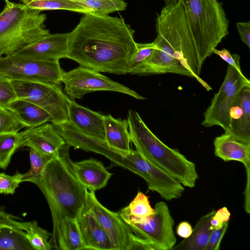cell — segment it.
Segmentation results:
<instances>
[{
	"label": "cell",
	"instance_id": "29",
	"mask_svg": "<svg viewBox=\"0 0 250 250\" xmlns=\"http://www.w3.org/2000/svg\"><path fill=\"white\" fill-rule=\"evenodd\" d=\"M51 158L30 148V167L27 172L21 173V182H30L34 183L41 176L47 163Z\"/></svg>",
	"mask_w": 250,
	"mask_h": 250
},
{
	"label": "cell",
	"instance_id": "5",
	"mask_svg": "<svg viewBox=\"0 0 250 250\" xmlns=\"http://www.w3.org/2000/svg\"><path fill=\"white\" fill-rule=\"evenodd\" d=\"M202 68L223 38L229 34V21L218 0H180Z\"/></svg>",
	"mask_w": 250,
	"mask_h": 250
},
{
	"label": "cell",
	"instance_id": "4",
	"mask_svg": "<svg viewBox=\"0 0 250 250\" xmlns=\"http://www.w3.org/2000/svg\"><path fill=\"white\" fill-rule=\"evenodd\" d=\"M127 121L131 142L144 158L167 172L183 186L194 187L199 177L194 163L177 149L162 142L137 111L129 110Z\"/></svg>",
	"mask_w": 250,
	"mask_h": 250
},
{
	"label": "cell",
	"instance_id": "21",
	"mask_svg": "<svg viewBox=\"0 0 250 250\" xmlns=\"http://www.w3.org/2000/svg\"><path fill=\"white\" fill-rule=\"evenodd\" d=\"M104 127L105 141L109 146L123 151L131 149L127 120L115 119L110 114L104 115Z\"/></svg>",
	"mask_w": 250,
	"mask_h": 250
},
{
	"label": "cell",
	"instance_id": "15",
	"mask_svg": "<svg viewBox=\"0 0 250 250\" xmlns=\"http://www.w3.org/2000/svg\"><path fill=\"white\" fill-rule=\"evenodd\" d=\"M76 220L86 250H112L108 235L86 202Z\"/></svg>",
	"mask_w": 250,
	"mask_h": 250
},
{
	"label": "cell",
	"instance_id": "3",
	"mask_svg": "<svg viewBox=\"0 0 250 250\" xmlns=\"http://www.w3.org/2000/svg\"><path fill=\"white\" fill-rule=\"evenodd\" d=\"M66 144L47 163L34 183L41 189L49 207L53 232L49 241L58 250L62 222L76 219L86 202L87 189L78 180Z\"/></svg>",
	"mask_w": 250,
	"mask_h": 250
},
{
	"label": "cell",
	"instance_id": "33",
	"mask_svg": "<svg viewBox=\"0 0 250 250\" xmlns=\"http://www.w3.org/2000/svg\"><path fill=\"white\" fill-rule=\"evenodd\" d=\"M17 99L11 79L0 75V107L7 109L9 104Z\"/></svg>",
	"mask_w": 250,
	"mask_h": 250
},
{
	"label": "cell",
	"instance_id": "6",
	"mask_svg": "<svg viewBox=\"0 0 250 250\" xmlns=\"http://www.w3.org/2000/svg\"><path fill=\"white\" fill-rule=\"evenodd\" d=\"M0 13V57L9 56L50 34L46 15L21 3L5 0Z\"/></svg>",
	"mask_w": 250,
	"mask_h": 250
},
{
	"label": "cell",
	"instance_id": "35",
	"mask_svg": "<svg viewBox=\"0 0 250 250\" xmlns=\"http://www.w3.org/2000/svg\"><path fill=\"white\" fill-rule=\"evenodd\" d=\"M229 222H226L221 228L213 229L209 236V238L205 250H218L221 240L227 231Z\"/></svg>",
	"mask_w": 250,
	"mask_h": 250
},
{
	"label": "cell",
	"instance_id": "12",
	"mask_svg": "<svg viewBox=\"0 0 250 250\" xmlns=\"http://www.w3.org/2000/svg\"><path fill=\"white\" fill-rule=\"evenodd\" d=\"M86 203L108 235L112 250H128L132 232L118 213L103 206L92 190H86Z\"/></svg>",
	"mask_w": 250,
	"mask_h": 250
},
{
	"label": "cell",
	"instance_id": "2",
	"mask_svg": "<svg viewBox=\"0 0 250 250\" xmlns=\"http://www.w3.org/2000/svg\"><path fill=\"white\" fill-rule=\"evenodd\" d=\"M157 33L150 58L133 70L134 74L174 73L194 78L207 90L211 87L200 77V66L193 39L180 2L165 6L156 19Z\"/></svg>",
	"mask_w": 250,
	"mask_h": 250
},
{
	"label": "cell",
	"instance_id": "16",
	"mask_svg": "<svg viewBox=\"0 0 250 250\" xmlns=\"http://www.w3.org/2000/svg\"><path fill=\"white\" fill-rule=\"evenodd\" d=\"M69 122L83 133L105 141L104 115L69 99Z\"/></svg>",
	"mask_w": 250,
	"mask_h": 250
},
{
	"label": "cell",
	"instance_id": "8",
	"mask_svg": "<svg viewBox=\"0 0 250 250\" xmlns=\"http://www.w3.org/2000/svg\"><path fill=\"white\" fill-rule=\"evenodd\" d=\"M17 98L34 104L47 112L52 124L69 121L68 98L60 84L49 83L11 80Z\"/></svg>",
	"mask_w": 250,
	"mask_h": 250
},
{
	"label": "cell",
	"instance_id": "41",
	"mask_svg": "<svg viewBox=\"0 0 250 250\" xmlns=\"http://www.w3.org/2000/svg\"><path fill=\"white\" fill-rule=\"evenodd\" d=\"M247 173V181L246 188L244 191L245 195V209L246 212L250 213V168L246 169Z\"/></svg>",
	"mask_w": 250,
	"mask_h": 250
},
{
	"label": "cell",
	"instance_id": "24",
	"mask_svg": "<svg viewBox=\"0 0 250 250\" xmlns=\"http://www.w3.org/2000/svg\"><path fill=\"white\" fill-rule=\"evenodd\" d=\"M21 3L33 9L43 10H66L86 14L92 10L82 6L73 0H20Z\"/></svg>",
	"mask_w": 250,
	"mask_h": 250
},
{
	"label": "cell",
	"instance_id": "14",
	"mask_svg": "<svg viewBox=\"0 0 250 250\" xmlns=\"http://www.w3.org/2000/svg\"><path fill=\"white\" fill-rule=\"evenodd\" d=\"M69 32L49 34L13 54L40 60H58L67 57Z\"/></svg>",
	"mask_w": 250,
	"mask_h": 250
},
{
	"label": "cell",
	"instance_id": "11",
	"mask_svg": "<svg viewBox=\"0 0 250 250\" xmlns=\"http://www.w3.org/2000/svg\"><path fill=\"white\" fill-rule=\"evenodd\" d=\"M64 91L72 100L80 99L86 94L97 91L124 93L137 100H146L129 87L115 82L99 72L83 66L64 72L62 79Z\"/></svg>",
	"mask_w": 250,
	"mask_h": 250
},
{
	"label": "cell",
	"instance_id": "23",
	"mask_svg": "<svg viewBox=\"0 0 250 250\" xmlns=\"http://www.w3.org/2000/svg\"><path fill=\"white\" fill-rule=\"evenodd\" d=\"M58 250H86L76 219L66 218L62 222Z\"/></svg>",
	"mask_w": 250,
	"mask_h": 250
},
{
	"label": "cell",
	"instance_id": "27",
	"mask_svg": "<svg viewBox=\"0 0 250 250\" xmlns=\"http://www.w3.org/2000/svg\"><path fill=\"white\" fill-rule=\"evenodd\" d=\"M79 5L100 15H108L114 12L124 11L127 4L125 0H73Z\"/></svg>",
	"mask_w": 250,
	"mask_h": 250
},
{
	"label": "cell",
	"instance_id": "28",
	"mask_svg": "<svg viewBox=\"0 0 250 250\" xmlns=\"http://www.w3.org/2000/svg\"><path fill=\"white\" fill-rule=\"evenodd\" d=\"M25 231L26 237L33 250H51L53 248L48 241L51 233L40 227L37 221L31 222Z\"/></svg>",
	"mask_w": 250,
	"mask_h": 250
},
{
	"label": "cell",
	"instance_id": "31",
	"mask_svg": "<svg viewBox=\"0 0 250 250\" xmlns=\"http://www.w3.org/2000/svg\"><path fill=\"white\" fill-rule=\"evenodd\" d=\"M23 127L10 110L0 107V133L19 132Z\"/></svg>",
	"mask_w": 250,
	"mask_h": 250
},
{
	"label": "cell",
	"instance_id": "7",
	"mask_svg": "<svg viewBox=\"0 0 250 250\" xmlns=\"http://www.w3.org/2000/svg\"><path fill=\"white\" fill-rule=\"evenodd\" d=\"M240 62L235 65L228 64L224 81L204 113L201 125L207 127L218 125L230 133L229 112L241 90L250 86V81L242 73Z\"/></svg>",
	"mask_w": 250,
	"mask_h": 250
},
{
	"label": "cell",
	"instance_id": "25",
	"mask_svg": "<svg viewBox=\"0 0 250 250\" xmlns=\"http://www.w3.org/2000/svg\"><path fill=\"white\" fill-rule=\"evenodd\" d=\"M22 229L0 227V250H33Z\"/></svg>",
	"mask_w": 250,
	"mask_h": 250
},
{
	"label": "cell",
	"instance_id": "40",
	"mask_svg": "<svg viewBox=\"0 0 250 250\" xmlns=\"http://www.w3.org/2000/svg\"><path fill=\"white\" fill-rule=\"evenodd\" d=\"M192 230L193 229L188 222L183 221L177 226L176 232L181 237L187 238L191 235Z\"/></svg>",
	"mask_w": 250,
	"mask_h": 250
},
{
	"label": "cell",
	"instance_id": "17",
	"mask_svg": "<svg viewBox=\"0 0 250 250\" xmlns=\"http://www.w3.org/2000/svg\"><path fill=\"white\" fill-rule=\"evenodd\" d=\"M230 133L236 140L250 144V86L244 87L229 112Z\"/></svg>",
	"mask_w": 250,
	"mask_h": 250
},
{
	"label": "cell",
	"instance_id": "42",
	"mask_svg": "<svg viewBox=\"0 0 250 250\" xmlns=\"http://www.w3.org/2000/svg\"><path fill=\"white\" fill-rule=\"evenodd\" d=\"M165 6H173L178 4L180 0H164Z\"/></svg>",
	"mask_w": 250,
	"mask_h": 250
},
{
	"label": "cell",
	"instance_id": "34",
	"mask_svg": "<svg viewBox=\"0 0 250 250\" xmlns=\"http://www.w3.org/2000/svg\"><path fill=\"white\" fill-rule=\"evenodd\" d=\"M21 183V173L18 171L12 176L0 172V193L14 194Z\"/></svg>",
	"mask_w": 250,
	"mask_h": 250
},
{
	"label": "cell",
	"instance_id": "10",
	"mask_svg": "<svg viewBox=\"0 0 250 250\" xmlns=\"http://www.w3.org/2000/svg\"><path fill=\"white\" fill-rule=\"evenodd\" d=\"M64 72L59 61L11 55L0 57V75L11 80L62 83Z\"/></svg>",
	"mask_w": 250,
	"mask_h": 250
},
{
	"label": "cell",
	"instance_id": "19",
	"mask_svg": "<svg viewBox=\"0 0 250 250\" xmlns=\"http://www.w3.org/2000/svg\"><path fill=\"white\" fill-rule=\"evenodd\" d=\"M214 155L225 162L236 161L250 168V144L240 142L224 133L213 141Z\"/></svg>",
	"mask_w": 250,
	"mask_h": 250
},
{
	"label": "cell",
	"instance_id": "1",
	"mask_svg": "<svg viewBox=\"0 0 250 250\" xmlns=\"http://www.w3.org/2000/svg\"><path fill=\"white\" fill-rule=\"evenodd\" d=\"M134 33L121 17L83 14L69 32L66 58L99 72L129 73V61L137 50Z\"/></svg>",
	"mask_w": 250,
	"mask_h": 250
},
{
	"label": "cell",
	"instance_id": "22",
	"mask_svg": "<svg viewBox=\"0 0 250 250\" xmlns=\"http://www.w3.org/2000/svg\"><path fill=\"white\" fill-rule=\"evenodd\" d=\"M215 211L213 210L201 217L198 221L191 235L181 242L174 246L172 250H205L210 235V220Z\"/></svg>",
	"mask_w": 250,
	"mask_h": 250
},
{
	"label": "cell",
	"instance_id": "32",
	"mask_svg": "<svg viewBox=\"0 0 250 250\" xmlns=\"http://www.w3.org/2000/svg\"><path fill=\"white\" fill-rule=\"evenodd\" d=\"M136 47L137 50L129 61V73L132 69L150 58L154 50L155 43L153 42L146 43L136 42Z\"/></svg>",
	"mask_w": 250,
	"mask_h": 250
},
{
	"label": "cell",
	"instance_id": "18",
	"mask_svg": "<svg viewBox=\"0 0 250 250\" xmlns=\"http://www.w3.org/2000/svg\"><path fill=\"white\" fill-rule=\"evenodd\" d=\"M73 167L80 182L95 192L104 188L112 175L101 162L93 158L73 163Z\"/></svg>",
	"mask_w": 250,
	"mask_h": 250
},
{
	"label": "cell",
	"instance_id": "36",
	"mask_svg": "<svg viewBox=\"0 0 250 250\" xmlns=\"http://www.w3.org/2000/svg\"><path fill=\"white\" fill-rule=\"evenodd\" d=\"M161 250V248L154 243L141 238L133 232L130 237L128 250Z\"/></svg>",
	"mask_w": 250,
	"mask_h": 250
},
{
	"label": "cell",
	"instance_id": "26",
	"mask_svg": "<svg viewBox=\"0 0 250 250\" xmlns=\"http://www.w3.org/2000/svg\"><path fill=\"white\" fill-rule=\"evenodd\" d=\"M21 140L20 132L0 133V168L8 167L12 155L21 147Z\"/></svg>",
	"mask_w": 250,
	"mask_h": 250
},
{
	"label": "cell",
	"instance_id": "39",
	"mask_svg": "<svg viewBox=\"0 0 250 250\" xmlns=\"http://www.w3.org/2000/svg\"><path fill=\"white\" fill-rule=\"evenodd\" d=\"M236 28L241 41L250 48V22H238Z\"/></svg>",
	"mask_w": 250,
	"mask_h": 250
},
{
	"label": "cell",
	"instance_id": "37",
	"mask_svg": "<svg viewBox=\"0 0 250 250\" xmlns=\"http://www.w3.org/2000/svg\"><path fill=\"white\" fill-rule=\"evenodd\" d=\"M31 222H19L14 219L12 216L0 210V227H8L22 229L26 230L29 227Z\"/></svg>",
	"mask_w": 250,
	"mask_h": 250
},
{
	"label": "cell",
	"instance_id": "9",
	"mask_svg": "<svg viewBox=\"0 0 250 250\" xmlns=\"http://www.w3.org/2000/svg\"><path fill=\"white\" fill-rule=\"evenodd\" d=\"M154 212L143 218L134 217L121 211L117 212L132 232L158 246L161 250H172L176 242L174 221L167 205L160 201L155 205Z\"/></svg>",
	"mask_w": 250,
	"mask_h": 250
},
{
	"label": "cell",
	"instance_id": "13",
	"mask_svg": "<svg viewBox=\"0 0 250 250\" xmlns=\"http://www.w3.org/2000/svg\"><path fill=\"white\" fill-rule=\"evenodd\" d=\"M20 133L21 146L29 147L51 158L56 156L66 144L52 124L28 128Z\"/></svg>",
	"mask_w": 250,
	"mask_h": 250
},
{
	"label": "cell",
	"instance_id": "30",
	"mask_svg": "<svg viewBox=\"0 0 250 250\" xmlns=\"http://www.w3.org/2000/svg\"><path fill=\"white\" fill-rule=\"evenodd\" d=\"M120 211L136 218L147 217L154 212V209L150 205L148 197L139 191L129 205Z\"/></svg>",
	"mask_w": 250,
	"mask_h": 250
},
{
	"label": "cell",
	"instance_id": "20",
	"mask_svg": "<svg viewBox=\"0 0 250 250\" xmlns=\"http://www.w3.org/2000/svg\"><path fill=\"white\" fill-rule=\"evenodd\" d=\"M7 109L24 127H33L52 122V118L47 112L27 101L17 98L9 104Z\"/></svg>",
	"mask_w": 250,
	"mask_h": 250
},
{
	"label": "cell",
	"instance_id": "38",
	"mask_svg": "<svg viewBox=\"0 0 250 250\" xmlns=\"http://www.w3.org/2000/svg\"><path fill=\"white\" fill-rule=\"evenodd\" d=\"M230 216V213L227 207L220 208L215 211L210 220V229L213 230L221 228L229 221Z\"/></svg>",
	"mask_w": 250,
	"mask_h": 250
}]
</instances>
